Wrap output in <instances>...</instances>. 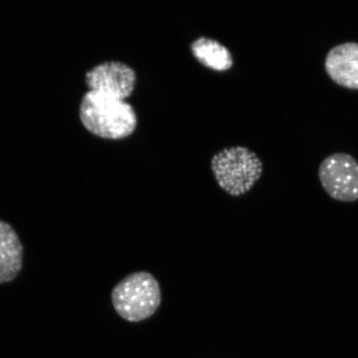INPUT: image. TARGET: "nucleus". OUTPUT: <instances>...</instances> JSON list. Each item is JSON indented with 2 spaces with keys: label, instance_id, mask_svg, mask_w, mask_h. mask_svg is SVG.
Wrapping results in <instances>:
<instances>
[{
  "label": "nucleus",
  "instance_id": "f257e3e1",
  "mask_svg": "<svg viewBox=\"0 0 358 358\" xmlns=\"http://www.w3.org/2000/svg\"><path fill=\"white\" fill-rule=\"evenodd\" d=\"M79 116L90 133L105 140H123L138 127L136 112L129 103L98 92L85 94Z\"/></svg>",
  "mask_w": 358,
  "mask_h": 358
},
{
  "label": "nucleus",
  "instance_id": "f03ea898",
  "mask_svg": "<svg viewBox=\"0 0 358 358\" xmlns=\"http://www.w3.org/2000/svg\"><path fill=\"white\" fill-rule=\"evenodd\" d=\"M111 302L124 320L131 323L146 320L155 315L162 302L159 283L150 272L131 273L112 289Z\"/></svg>",
  "mask_w": 358,
  "mask_h": 358
},
{
  "label": "nucleus",
  "instance_id": "7ed1b4c3",
  "mask_svg": "<svg viewBox=\"0 0 358 358\" xmlns=\"http://www.w3.org/2000/svg\"><path fill=\"white\" fill-rule=\"evenodd\" d=\"M211 169L224 192L232 196H241L252 190L259 180L264 166L261 159L248 148L231 146L214 155Z\"/></svg>",
  "mask_w": 358,
  "mask_h": 358
},
{
  "label": "nucleus",
  "instance_id": "20e7f679",
  "mask_svg": "<svg viewBox=\"0 0 358 358\" xmlns=\"http://www.w3.org/2000/svg\"><path fill=\"white\" fill-rule=\"evenodd\" d=\"M322 187L331 199L343 203L358 201V162L346 153L325 158L319 167Z\"/></svg>",
  "mask_w": 358,
  "mask_h": 358
},
{
  "label": "nucleus",
  "instance_id": "39448f33",
  "mask_svg": "<svg viewBox=\"0 0 358 358\" xmlns=\"http://www.w3.org/2000/svg\"><path fill=\"white\" fill-rule=\"evenodd\" d=\"M137 74L131 66L118 61L105 62L86 74L89 91L106 94L125 101L136 89Z\"/></svg>",
  "mask_w": 358,
  "mask_h": 358
},
{
  "label": "nucleus",
  "instance_id": "423d86ee",
  "mask_svg": "<svg viewBox=\"0 0 358 358\" xmlns=\"http://www.w3.org/2000/svg\"><path fill=\"white\" fill-rule=\"evenodd\" d=\"M324 67L334 83L358 91V43H343L331 48L327 53Z\"/></svg>",
  "mask_w": 358,
  "mask_h": 358
},
{
  "label": "nucleus",
  "instance_id": "0eeeda50",
  "mask_svg": "<svg viewBox=\"0 0 358 358\" xmlns=\"http://www.w3.org/2000/svg\"><path fill=\"white\" fill-rule=\"evenodd\" d=\"M24 248L10 224L0 220V285L10 283L20 274Z\"/></svg>",
  "mask_w": 358,
  "mask_h": 358
},
{
  "label": "nucleus",
  "instance_id": "6e6552de",
  "mask_svg": "<svg viewBox=\"0 0 358 358\" xmlns=\"http://www.w3.org/2000/svg\"><path fill=\"white\" fill-rule=\"evenodd\" d=\"M190 48L195 59L207 69L223 73L234 66L231 51L216 39L199 37L191 43Z\"/></svg>",
  "mask_w": 358,
  "mask_h": 358
}]
</instances>
